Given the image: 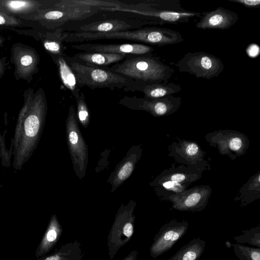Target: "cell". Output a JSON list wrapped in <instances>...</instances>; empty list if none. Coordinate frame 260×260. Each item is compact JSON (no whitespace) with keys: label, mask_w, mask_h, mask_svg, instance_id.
<instances>
[{"label":"cell","mask_w":260,"mask_h":260,"mask_svg":"<svg viewBox=\"0 0 260 260\" xmlns=\"http://www.w3.org/2000/svg\"><path fill=\"white\" fill-rule=\"evenodd\" d=\"M209 186L202 185L170 196L166 200L172 203V207L181 211L199 212L207 205L211 194Z\"/></svg>","instance_id":"obj_9"},{"label":"cell","mask_w":260,"mask_h":260,"mask_svg":"<svg viewBox=\"0 0 260 260\" xmlns=\"http://www.w3.org/2000/svg\"><path fill=\"white\" fill-rule=\"evenodd\" d=\"M0 135H1V129H0Z\"/></svg>","instance_id":"obj_33"},{"label":"cell","mask_w":260,"mask_h":260,"mask_svg":"<svg viewBox=\"0 0 260 260\" xmlns=\"http://www.w3.org/2000/svg\"><path fill=\"white\" fill-rule=\"evenodd\" d=\"M7 133L6 129L3 134L0 135V157L1 164L4 167H9L11 165V159L13 155L14 143L11 139L10 148L9 150L6 149L5 143V136Z\"/></svg>","instance_id":"obj_26"},{"label":"cell","mask_w":260,"mask_h":260,"mask_svg":"<svg viewBox=\"0 0 260 260\" xmlns=\"http://www.w3.org/2000/svg\"><path fill=\"white\" fill-rule=\"evenodd\" d=\"M141 154L142 148L139 145L133 146L129 149L108 179V182L111 185V192L115 190L131 175Z\"/></svg>","instance_id":"obj_15"},{"label":"cell","mask_w":260,"mask_h":260,"mask_svg":"<svg viewBox=\"0 0 260 260\" xmlns=\"http://www.w3.org/2000/svg\"><path fill=\"white\" fill-rule=\"evenodd\" d=\"M77 103V117L78 121L84 127L89 123L90 114L85 100L84 94L80 92L79 96L76 100Z\"/></svg>","instance_id":"obj_24"},{"label":"cell","mask_w":260,"mask_h":260,"mask_svg":"<svg viewBox=\"0 0 260 260\" xmlns=\"http://www.w3.org/2000/svg\"><path fill=\"white\" fill-rule=\"evenodd\" d=\"M66 54L57 55L56 60L58 74L63 86L69 90L76 100L79 96L80 91L76 76L67 63Z\"/></svg>","instance_id":"obj_19"},{"label":"cell","mask_w":260,"mask_h":260,"mask_svg":"<svg viewBox=\"0 0 260 260\" xmlns=\"http://www.w3.org/2000/svg\"><path fill=\"white\" fill-rule=\"evenodd\" d=\"M157 24L154 22L143 20H124L112 19L92 22L81 25L79 32L105 33L129 30L135 28H140L144 25Z\"/></svg>","instance_id":"obj_14"},{"label":"cell","mask_w":260,"mask_h":260,"mask_svg":"<svg viewBox=\"0 0 260 260\" xmlns=\"http://www.w3.org/2000/svg\"><path fill=\"white\" fill-rule=\"evenodd\" d=\"M196 27L201 29H227L238 21V14L219 7L214 10L202 13Z\"/></svg>","instance_id":"obj_13"},{"label":"cell","mask_w":260,"mask_h":260,"mask_svg":"<svg viewBox=\"0 0 260 260\" xmlns=\"http://www.w3.org/2000/svg\"><path fill=\"white\" fill-rule=\"evenodd\" d=\"M133 226L131 223H127L123 228V233L127 237H130L133 234Z\"/></svg>","instance_id":"obj_30"},{"label":"cell","mask_w":260,"mask_h":260,"mask_svg":"<svg viewBox=\"0 0 260 260\" xmlns=\"http://www.w3.org/2000/svg\"><path fill=\"white\" fill-rule=\"evenodd\" d=\"M65 57L76 76L80 88L87 86L91 89H123L124 91H128L129 88L134 84L132 80L107 69L81 64L66 54Z\"/></svg>","instance_id":"obj_3"},{"label":"cell","mask_w":260,"mask_h":260,"mask_svg":"<svg viewBox=\"0 0 260 260\" xmlns=\"http://www.w3.org/2000/svg\"><path fill=\"white\" fill-rule=\"evenodd\" d=\"M32 62V58L29 55H25L21 57L20 62L24 66H27Z\"/></svg>","instance_id":"obj_31"},{"label":"cell","mask_w":260,"mask_h":260,"mask_svg":"<svg viewBox=\"0 0 260 260\" xmlns=\"http://www.w3.org/2000/svg\"><path fill=\"white\" fill-rule=\"evenodd\" d=\"M175 64L180 72L207 80L218 77L224 69L221 59L213 54L202 51L187 53Z\"/></svg>","instance_id":"obj_6"},{"label":"cell","mask_w":260,"mask_h":260,"mask_svg":"<svg viewBox=\"0 0 260 260\" xmlns=\"http://www.w3.org/2000/svg\"><path fill=\"white\" fill-rule=\"evenodd\" d=\"M67 43L82 42L103 39L134 41L162 47L181 43L184 41L181 34L168 28L146 27L135 30L112 32L92 33L71 32L64 34Z\"/></svg>","instance_id":"obj_1"},{"label":"cell","mask_w":260,"mask_h":260,"mask_svg":"<svg viewBox=\"0 0 260 260\" xmlns=\"http://www.w3.org/2000/svg\"><path fill=\"white\" fill-rule=\"evenodd\" d=\"M205 245L206 241L200 237L194 238L167 260H199L204 252Z\"/></svg>","instance_id":"obj_20"},{"label":"cell","mask_w":260,"mask_h":260,"mask_svg":"<svg viewBox=\"0 0 260 260\" xmlns=\"http://www.w3.org/2000/svg\"><path fill=\"white\" fill-rule=\"evenodd\" d=\"M207 139L211 145L217 147L222 154L236 153L243 155L248 148V139L240 132L233 131H220L208 135Z\"/></svg>","instance_id":"obj_11"},{"label":"cell","mask_w":260,"mask_h":260,"mask_svg":"<svg viewBox=\"0 0 260 260\" xmlns=\"http://www.w3.org/2000/svg\"><path fill=\"white\" fill-rule=\"evenodd\" d=\"M171 155L179 162L188 166L199 165L203 161L204 152L195 142L190 141H180V143H174L171 145Z\"/></svg>","instance_id":"obj_16"},{"label":"cell","mask_w":260,"mask_h":260,"mask_svg":"<svg viewBox=\"0 0 260 260\" xmlns=\"http://www.w3.org/2000/svg\"><path fill=\"white\" fill-rule=\"evenodd\" d=\"M246 53L251 58L256 57L259 54L260 48L256 44H251L246 48Z\"/></svg>","instance_id":"obj_28"},{"label":"cell","mask_w":260,"mask_h":260,"mask_svg":"<svg viewBox=\"0 0 260 260\" xmlns=\"http://www.w3.org/2000/svg\"><path fill=\"white\" fill-rule=\"evenodd\" d=\"M74 49L84 52H103L126 55H142L152 54L154 48L143 44H80L71 45Z\"/></svg>","instance_id":"obj_12"},{"label":"cell","mask_w":260,"mask_h":260,"mask_svg":"<svg viewBox=\"0 0 260 260\" xmlns=\"http://www.w3.org/2000/svg\"><path fill=\"white\" fill-rule=\"evenodd\" d=\"M55 219H53L50 222L49 229L46 232L41 242L36 250V257L39 258L47 252L51 243L54 242L57 238V233L55 230Z\"/></svg>","instance_id":"obj_23"},{"label":"cell","mask_w":260,"mask_h":260,"mask_svg":"<svg viewBox=\"0 0 260 260\" xmlns=\"http://www.w3.org/2000/svg\"><path fill=\"white\" fill-rule=\"evenodd\" d=\"M64 39V33L61 32V30H58L55 32L54 39L48 40L44 43V46L45 49L52 53L60 55L63 54V42Z\"/></svg>","instance_id":"obj_25"},{"label":"cell","mask_w":260,"mask_h":260,"mask_svg":"<svg viewBox=\"0 0 260 260\" xmlns=\"http://www.w3.org/2000/svg\"><path fill=\"white\" fill-rule=\"evenodd\" d=\"M188 222L173 219L165 223L156 236L151 248L152 255L155 257L170 250L187 232Z\"/></svg>","instance_id":"obj_10"},{"label":"cell","mask_w":260,"mask_h":260,"mask_svg":"<svg viewBox=\"0 0 260 260\" xmlns=\"http://www.w3.org/2000/svg\"><path fill=\"white\" fill-rule=\"evenodd\" d=\"M107 70L132 80L135 83H153L168 81L174 73L173 68L164 63L152 53L128 55Z\"/></svg>","instance_id":"obj_2"},{"label":"cell","mask_w":260,"mask_h":260,"mask_svg":"<svg viewBox=\"0 0 260 260\" xmlns=\"http://www.w3.org/2000/svg\"><path fill=\"white\" fill-rule=\"evenodd\" d=\"M199 165L166 170L154 180L152 185L158 191H162L161 196L166 200L170 196L184 191L190 184L200 178L204 170Z\"/></svg>","instance_id":"obj_4"},{"label":"cell","mask_w":260,"mask_h":260,"mask_svg":"<svg viewBox=\"0 0 260 260\" xmlns=\"http://www.w3.org/2000/svg\"><path fill=\"white\" fill-rule=\"evenodd\" d=\"M66 126L67 142L72 162L76 176L81 180L86 174L88 150V146L80 132L73 106L69 108Z\"/></svg>","instance_id":"obj_5"},{"label":"cell","mask_w":260,"mask_h":260,"mask_svg":"<svg viewBox=\"0 0 260 260\" xmlns=\"http://www.w3.org/2000/svg\"><path fill=\"white\" fill-rule=\"evenodd\" d=\"M181 90L182 88L179 84L166 81L153 83L136 84L134 83L128 91H141L144 93V98L156 99L172 95L179 92Z\"/></svg>","instance_id":"obj_18"},{"label":"cell","mask_w":260,"mask_h":260,"mask_svg":"<svg viewBox=\"0 0 260 260\" xmlns=\"http://www.w3.org/2000/svg\"><path fill=\"white\" fill-rule=\"evenodd\" d=\"M5 23V19L0 15V24H3Z\"/></svg>","instance_id":"obj_32"},{"label":"cell","mask_w":260,"mask_h":260,"mask_svg":"<svg viewBox=\"0 0 260 260\" xmlns=\"http://www.w3.org/2000/svg\"><path fill=\"white\" fill-rule=\"evenodd\" d=\"M236 256L240 260H260V248H254L241 244H232Z\"/></svg>","instance_id":"obj_22"},{"label":"cell","mask_w":260,"mask_h":260,"mask_svg":"<svg viewBox=\"0 0 260 260\" xmlns=\"http://www.w3.org/2000/svg\"><path fill=\"white\" fill-rule=\"evenodd\" d=\"M119 103L129 109L145 111L154 117H160L169 115L177 111L181 104V99L173 95L156 99L125 95L119 101Z\"/></svg>","instance_id":"obj_7"},{"label":"cell","mask_w":260,"mask_h":260,"mask_svg":"<svg viewBox=\"0 0 260 260\" xmlns=\"http://www.w3.org/2000/svg\"><path fill=\"white\" fill-rule=\"evenodd\" d=\"M26 5V2L23 1H10L9 5L14 9H18Z\"/></svg>","instance_id":"obj_29"},{"label":"cell","mask_w":260,"mask_h":260,"mask_svg":"<svg viewBox=\"0 0 260 260\" xmlns=\"http://www.w3.org/2000/svg\"><path fill=\"white\" fill-rule=\"evenodd\" d=\"M128 55L103 52H80L71 56L81 64L107 69L110 65L122 61Z\"/></svg>","instance_id":"obj_17"},{"label":"cell","mask_w":260,"mask_h":260,"mask_svg":"<svg viewBox=\"0 0 260 260\" xmlns=\"http://www.w3.org/2000/svg\"><path fill=\"white\" fill-rule=\"evenodd\" d=\"M242 235L235 236L234 240L238 244L247 243L260 248V226L252 228L249 230H243Z\"/></svg>","instance_id":"obj_21"},{"label":"cell","mask_w":260,"mask_h":260,"mask_svg":"<svg viewBox=\"0 0 260 260\" xmlns=\"http://www.w3.org/2000/svg\"><path fill=\"white\" fill-rule=\"evenodd\" d=\"M230 2L240 4L245 7L255 8L260 6V0H228Z\"/></svg>","instance_id":"obj_27"},{"label":"cell","mask_w":260,"mask_h":260,"mask_svg":"<svg viewBox=\"0 0 260 260\" xmlns=\"http://www.w3.org/2000/svg\"><path fill=\"white\" fill-rule=\"evenodd\" d=\"M99 10L118 11L137 14L140 19L151 21L157 24H177L189 22L190 18L201 17L202 13L188 10L184 11H172L155 9L138 10L122 7H99Z\"/></svg>","instance_id":"obj_8"}]
</instances>
